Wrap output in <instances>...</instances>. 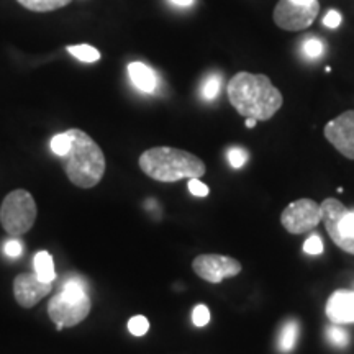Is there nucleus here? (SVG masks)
I'll use <instances>...</instances> for the list:
<instances>
[{
    "label": "nucleus",
    "mask_w": 354,
    "mask_h": 354,
    "mask_svg": "<svg viewBox=\"0 0 354 354\" xmlns=\"http://www.w3.org/2000/svg\"><path fill=\"white\" fill-rule=\"evenodd\" d=\"M227 94L230 104L245 118L266 122L282 107V94L264 74L238 73L230 79Z\"/></svg>",
    "instance_id": "f257e3e1"
},
{
    "label": "nucleus",
    "mask_w": 354,
    "mask_h": 354,
    "mask_svg": "<svg viewBox=\"0 0 354 354\" xmlns=\"http://www.w3.org/2000/svg\"><path fill=\"white\" fill-rule=\"evenodd\" d=\"M140 169L158 183H176L180 179H201L207 167L201 158L171 146L149 148L140 156Z\"/></svg>",
    "instance_id": "f03ea898"
},
{
    "label": "nucleus",
    "mask_w": 354,
    "mask_h": 354,
    "mask_svg": "<svg viewBox=\"0 0 354 354\" xmlns=\"http://www.w3.org/2000/svg\"><path fill=\"white\" fill-rule=\"evenodd\" d=\"M71 148L64 156V169L69 180L81 189L95 187L105 174V156L100 146L79 128L68 130Z\"/></svg>",
    "instance_id": "7ed1b4c3"
},
{
    "label": "nucleus",
    "mask_w": 354,
    "mask_h": 354,
    "mask_svg": "<svg viewBox=\"0 0 354 354\" xmlns=\"http://www.w3.org/2000/svg\"><path fill=\"white\" fill-rule=\"evenodd\" d=\"M38 209L32 194L25 189L12 190L0 207V223L12 238L24 236L37 221Z\"/></svg>",
    "instance_id": "20e7f679"
},
{
    "label": "nucleus",
    "mask_w": 354,
    "mask_h": 354,
    "mask_svg": "<svg viewBox=\"0 0 354 354\" xmlns=\"http://www.w3.org/2000/svg\"><path fill=\"white\" fill-rule=\"evenodd\" d=\"M322 221L326 232L346 253L354 254V212L348 210L336 198H326L320 205Z\"/></svg>",
    "instance_id": "39448f33"
},
{
    "label": "nucleus",
    "mask_w": 354,
    "mask_h": 354,
    "mask_svg": "<svg viewBox=\"0 0 354 354\" xmlns=\"http://www.w3.org/2000/svg\"><path fill=\"white\" fill-rule=\"evenodd\" d=\"M318 12H320L318 0L308 6H299L292 0H279L277 6L274 7L272 19L274 24L286 32H302L313 25Z\"/></svg>",
    "instance_id": "423d86ee"
},
{
    "label": "nucleus",
    "mask_w": 354,
    "mask_h": 354,
    "mask_svg": "<svg viewBox=\"0 0 354 354\" xmlns=\"http://www.w3.org/2000/svg\"><path fill=\"white\" fill-rule=\"evenodd\" d=\"M322 221L320 205L312 198H299L289 203L281 215V223L292 234H302L313 230Z\"/></svg>",
    "instance_id": "0eeeda50"
},
{
    "label": "nucleus",
    "mask_w": 354,
    "mask_h": 354,
    "mask_svg": "<svg viewBox=\"0 0 354 354\" xmlns=\"http://www.w3.org/2000/svg\"><path fill=\"white\" fill-rule=\"evenodd\" d=\"M91 297L82 300H68L57 292L48 304V315L56 323L57 330L73 328L86 320L91 313Z\"/></svg>",
    "instance_id": "6e6552de"
},
{
    "label": "nucleus",
    "mask_w": 354,
    "mask_h": 354,
    "mask_svg": "<svg viewBox=\"0 0 354 354\" xmlns=\"http://www.w3.org/2000/svg\"><path fill=\"white\" fill-rule=\"evenodd\" d=\"M192 269L203 281L218 284L223 279L238 276L241 272V263L223 254H201L192 261Z\"/></svg>",
    "instance_id": "1a4fd4ad"
},
{
    "label": "nucleus",
    "mask_w": 354,
    "mask_h": 354,
    "mask_svg": "<svg viewBox=\"0 0 354 354\" xmlns=\"http://www.w3.org/2000/svg\"><path fill=\"white\" fill-rule=\"evenodd\" d=\"M325 138L343 156L354 159V110H348L325 125Z\"/></svg>",
    "instance_id": "9d476101"
},
{
    "label": "nucleus",
    "mask_w": 354,
    "mask_h": 354,
    "mask_svg": "<svg viewBox=\"0 0 354 354\" xmlns=\"http://www.w3.org/2000/svg\"><path fill=\"white\" fill-rule=\"evenodd\" d=\"M53 290V282L39 281L35 272L19 274L13 281V295L20 307L32 308L39 300L50 295Z\"/></svg>",
    "instance_id": "9b49d317"
},
{
    "label": "nucleus",
    "mask_w": 354,
    "mask_h": 354,
    "mask_svg": "<svg viewBox=\"0 0 354 354\" xmlns=\"http://www.w3.org/2000/svg\"><path fill=\"white\" fill-rule=\"evenodd\" d=\"M326 315L336 325L354 322V292L336 290L326 302Z\"/></svg>",
    "instance_id": "f8f14e48"
},
{
    "label": "nucleus",
    "mask_w": 354,
    "mask_h": 354,
    "mask_svg": "<svg viewBox=\"0 0 354 354\" xmlns=\"http://www.w3.org/2000/svg\"><path fill=\"white\" fill-rule=\"evenodd\" d=\"M128 74H130L133 86L140 88L141 92H145V94H153V92H156L159 84L158 76L149 66L140 63V61H135V63L128 66Z\"/></svg>",
    "instance_id": "ddd939ff"
},
{
    "label": "nucleus",
    "mask_w": 354,
    "mask_h": 354,
    "mask_svg": "<svg viewBox=\"0 0 354 354\" xmlns=\"http://www.w3.org/2000/svg\"><path fill=\"white\" fill-rule=\"evenodd\" d=\"M35 274H37L39 281L43 282H53L56 279L55 271V259L48 251H38L35 256Z\"/></svg>",
    "instance_id": "4468645a"
},
{
    "label": "nucleus",
    "mask_w": 354,
    "mask_h": 354,
    "mask_svg": "<svg viewBox=\"0 0 354 354\" xmlns=\"http://www.w3.org/2000/svg\"><path fill=\"white\" fill-rule=\"evenodd\" d=\"M59 294L68 300H82L88 297L87 294V284L84 279L79 276H69L61 286Z\"/></svg>",
    "instance_id": "2eb2a0df"
},
{
    "label": "nucleus",
    "mask_w": 354,
    "mask_h": 354,
    "mask_svg": "<svg viewBox=\"0 0 354 354\" xmlns=\"http://www.w3.org/2000/svg\"><path fill=\"white\" fill-rule=\"evenodd\" d=\"M299 339V323L295 320H289L282 326L281 333H279L277 338V348L279 351L289 353L294 349L295 343Z\"/></svg>",
    "instance_id": "dca6fc26"
},
{
    "label": "nucleus",
    "mask_w": 354,
    "mask_h": 354,
    "mask_svg": "<svg viewBox=\"0 0 354 354\" xmlns=\"http://www.w3.org/2000/svg\"><path fill=\"white\" fill-rule=\"evenodd\" d=\"M17 2L30 12L46 13L59 10V8L69 6L73 0H17Z\"/></svg>",
    "instance_id": "f3484780"
},
{
    "label": "nucleus",
    "mask_w": 354,
    "mask_h": 354,
    "mask_svg": "<svg viewBox=\"0 0 354 354\" xmlns=\"http://www.w3.org/2000/svg\"><path fill=\"white\" fill-rule=\"evenodd\" d=\"M66 50L82 63H97L100 59V51L91 44H71Z\"/></svg>",
    "instance_id": "a211bd4d"
},
{
    "label": "nucleus",
    "mask_w": 354,
    "mask_h": 354,
    "mask_svg": "<svg viewBox=\"0 0 354 354\" xmlns=\"http://www.w3.org/2000/svg\"><path fill=\"white\" fill-rule=\"evenodd\" d=\"M221 88V77L218 74H212L205 79V82L202 84V97L205 100H214L216 99V95L220 94Z\"/></svg>",
    "instance_id": "6ab92c4d"
},
{
    "label": "nucleus",
    "mask_w": 354,
    "mask_h": 354,
    "mask_svg": "<svg viewBox=\"0 0 354 354\" xmlns=\"http://www.w3.org/2000/svg\"><path fill=\"white\" fill-rule=\"evenodd\" d=\"M50 146H51V151L55 153L56 156L64 158L71 148V138H69L68 131L57 133V135L53 136Z\"/></svg>",
    "instance_id": "aec40b11"
},
{
    "label": "nucleus",
    "mask_w": 354,
    "mask_h": 354,
    "mask_svg": "<svg viewBox=\"0 0 354 354\" xmlns=\"http://www.w3.org/2000/svg\"><path fill=\"white\" fill-rule=\"evenodd\" d=\"M302 50L305 57H308V59H317V57H320L323 55V51H325V44H323L322 39L312 37L305 39L302 44Z\"/></svg>",
    "instance_id": "412c9836"
},
{
    "label": "nucleus",
    "mask_w": 354,
    "mask_h": 354,
    "mask_svg": "<svg viewBox=\"0 0 354 354\" xmlns=\"http://www.w3.org/2000/svg\"><path fill=\"white\" fill-rule=\"evenodd\" d=\"M326 338H328V342L333 344V346H348L349 343L348 331L339 328V326H330V328L326 330Z\"/></svg>",
    "instance_id": "4be33fe9"
},
{
    "label": "nucleus",
    "mask_w": 354,
    "mask_h": 354,
    "mask_svg": "<svg viewBox=\"0 0 354 354\" xmlns=\"http://www.w3.org/2000/svg\"><path fill=\"white\" fill-rule=\"evenodd\" d=\"M128 330H130L131 335L135 336H143L148 333L149 330V322L148 318L143 317V315H136L130 318V322H128Z\"/></svg>",
    "instance_id": "5701e85b"
},
{
    "label": "nucleus",
    "mask_w": 354,
    "mask_h": 354,
    "mask_svg": "<svg viewBox=\"0 0 354 354\" xmlns=\"http://www.w3.org/2000/svg\"><path fill=\"white\" fill-rule=\"evenodd\" d=\"M227 156H228L230 165H232V167H234V169H240V167L245 166L248 161V153L243 148L228 149Z\"/></svg>",
    "instance_id": "b1692460"
},
{
    "label": "nucleus",
    "mask_w": 354,
    "mask_h": 354,
    "mask_svg": "<svg viewBox=\"0 0 354 354\" xmlns=\"http://www.w3.org/2000/svg\"><path fill=\"white\" fill-rule=\"evenodd\" d=\"M304 251L310 256H317V254H322L323 253V243H322V238L318 236V234H312V236H308L307 240L304 243Z\"/></svg>",
    "instance_id": "393cba45"
},
{
    "label": "nucleus",
    "mask_w": 354,
    "mask_h": 354,
    "mask_svg": "<svg viewBox=\"0 0 354 354\" xmlns=\"http://www.w3.org/2000/svg\"><path fill=\"white\" fill-rule=\"evenodd\" d=\"M192 322L196 326H205L210 322V310L205 305H197L192 312Z\"/></svg>",
    "instance_id": "a878e982"
},
{
    "label": "nucleus",
    "mask_w": 354,
    "mask_h": 354,
    "mask_svg": "<svg viewBox=\"0 0 354 354\" xmlns=\"http://www.w3.org/2000/svg\"><path fill=\"white\" fill-rule=\"evenodd\" d=\"M187 187L190 190V194H192V196H196V197H207V196H209V192H210V189L207 187V185L203 184L201 179H197V177H194V179H189Z\"/></svg>",
    "instance_id": "bb28decb"
},
{
    "label": "nucleus",
    "mask_w": 354,
    "mask_h": 354,
    "mask_svg": "<svg viewBox=\"0 0 354 354\" xmlns=\"http://www.w3.org/2000/svg\"><path fill=\"white\" fill-rule=\"evenodd\" d=\"M24 251V245L19 240H8L6 245H3V253H6L8 258H19Z\"/></svg>",
    "instance_id": "cd10ccee"
},
{
    "label": "nucleus",
    "mask_w": 354,
    "mask_h": 354,
    "mask_svg": "<svg viewBox=\"0 0 354 354\" xmlns=\"http://www.w3.org/2000/svg\"><path fill=\"white\" fill-rule=\"evenodd\" d=\"M343 17L342 13H338L336 10H330L323 19V25L328 26V28H338L339 24H342Z\"/></svg>",
    "instance_id": "c85d7f7f"
},
{
    "label": "nucleus",
    "mask_w": 354,
    "mask_h": 354,
    "mask_svg": "<svg viewBox=\"0 0 354 354\" xmlns=\"http://www.w3.org/2000/svg\"><path fill=\"white\" fill-rule=\"evenodd\" d=\"M171 2L176 3V6H179V7H189V6H192L196 0H171Z\"/></svg>",
    "instance_id": "c756f323"
},
{
    "label": "nucleus",
    "mask_w": 354,
    "mask_h": 354,
    "mask_svg": "<svg viewBox=\"0 0 354 354\" xmlns=\"http://www.w3.org/2000/svg\"><path fill=\"white\" fill-rule=\"evenodd\" d=\"M256 123H258V120H256V118H246L245 125H246L248 128H254Z\"/></svg>",
    "instance_id": "7c9ffc66"
},
{
    "label": "nucleus",
    "mask_w": 354,
    "mask_h": 354,
    "mask_svg": "<svg viewBox=\"0 0 354 354\" xmlns=\"http://www.w3.org/2000/svg\"><path fill=\"white\" fill-rule=\"evenodd\" d=\"M294 3H299V6H308V3L315 2V0H292Z\"/></svg>",
    "instance_id": "2f4dec72"
}]
</instances>
